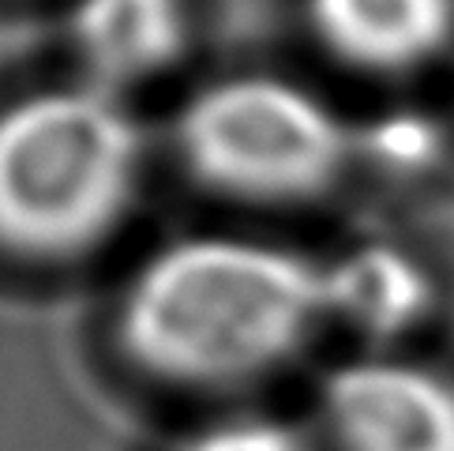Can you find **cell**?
Returning a JSON list of instances; mask_svg holds the SVG:
<instances>
[{
	"instance_id": "cell-9",
	"label": "cell",
	"mask_w": 454,
	"mask_h": 451,
	"mask_svg": "<svg viewBox=\"0 0 454 451\" xmlns=\"http://www.w3.org/2000/svg\"><path fill=\"white\" fill-rule=\"evenodd\" d=\"M173 451H316L312 437L278 414H222L173 444Z\"/></svg>"
},
{
	"instance_id": "cell-2",
	"label": "cell",
	"mask_w": 454,
	"mask_h": 451,
	"mask_svg": "<svg viewBox=\"0 0 454 451\" xmlns=\"http://www.w3.org/2000/svg\"><path fill=\"white\" fill-rule=\"evenodd\" d=\"M147 139L117 91L68 83L0 113V245L68 260L117 230L136 203Z\"/></svg>"
},
{
	"instance_id": "cell-3",
	"label": "cell",
	"mask_w": 454,
	"mask_h": 451,
	"mask_svg": "<svg viewBox=\"0 0 454 451\" xmlns=\"http://www.w3.org/2000/svg\"><path fill=\"white\" fill-rule=\"evenodd\" d=\"M192 181L245 203H308L356 158V128L323 94L270 72L210 79L173 124Z\"/></svg>"
},
{
	"instance_id": "cell-8",
	"label": "cell",
	"mask_w": 454,
	"mask_h": 451,
	"mask_svg": "<svg viewBox=\"0 0 454 451\" xmlns=\"http://www.w3.org/2000/svg\"><path fill=\"white\" fill-rule=\"evenodd\" d=\"M443 151H447L443 128L428 113L417 109L383 113L364 132H356V154L376 162L391 177H425L443 158Z\"/></svg>"
},
{
	"instance_id": "cell-7",
	"label": "cell",
	"mask_w": 454,
	"mask_h": 451,
	"mask_svg": "<svg viewBox=\"0 0 454 451\" xmlns=\"http://www.w3.org/2000/svg\"><path fill=\"white\" fill-rule=\"evenodd\" d=\"M188 38V0H75L72 8V42L87 79L117 94L169 72Z\"/></svg>"
},
{
	"instance_id": "cell-4",
	"label": "cell",
	"mask_w": 454,
	"mask_h": 451,
	"mask_svg": "<svg viewBox=\"0 0 454 451\" xmlns=\"http://www.w3.org/2000/svg\"><path fill=\"white\" fill-rule=\"evenodd\" d=\"M334 451H454V376L398 350H361L316 395Z\"/></svg>"
},
{
	"instance_id": "cell-1",
	"label": "cell",
	"mask_w": 454,
	"mask_h": 451,
	"mask_svg": "<svg viewBox=\"0 0 454 451\" xmlns=\"http://www.w3.org/2000/svg\"><path fill=\"white\" fill-rule=\"evenodd\" d=\"M327 328L323 264L248 233L158 245L124 282L128 361L173 388H233L294 361Z\"/></svg>"
},
{
	"instance_id": "cell-6",
	"label": "cell",
	"mask_w": 454,
	"mask_h": 451,
	"mask_svg": "<svg viewBox=\"0 0 454 451\" xmlns=\"http://www.w3.org/2000/svg\"><path fill=\"white\" fill-rule=\"evenodd\" d=\"M304 20L334 60L376 75L425 68L454 42V0H304Z\"/></svg>"
},
{
	"instance_id": "cell-5",
	"label": "cell",
	"mask_w": 454,
	"mask_h": 451,
	"mask_svg": "<svg viewBox=\"0 0 454 451\" xmlns=\"http://www.w3.org/2000/svg\"><path fill=\"white\" fill-rule=\"evenodd\" d=\"M435 301L432 271L391 241H361L323 264L327 324L364 338V350H395L432 316Z\"/></svg>"
}]
</instances>
